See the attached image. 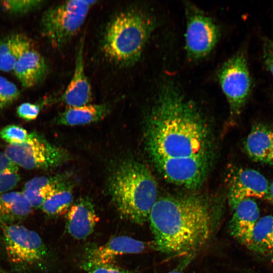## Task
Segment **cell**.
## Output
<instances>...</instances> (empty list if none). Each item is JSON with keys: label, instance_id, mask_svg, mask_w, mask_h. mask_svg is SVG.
Masks as SVG:
<instances>
[{"label": "cell", "instance_id": "1", "mask_svg": "<svg viewBox=\"0 0 273 273\" xmlns=\"http://www.w3.org/2000/svg\"><path fill=\"white\" fill-rule=\"evenodd\" d=\"M146 150L167 181L189 189L205 180L214 159L210 126L195 103L174 83L160 88L146 119Z\"/></svg>", "mask_w": 273, "mask_h": 273}, {"label": "cell", "instance_id": "2", "mask_svg": "<svg viewBox=\"0 0 273 273\" xmlns=\"http://www.w3.org/2000/svg\"><path fill=\"white\" fill-rule=\"evenodd\" d=\"M215 212L210 200L196 194L158 198L148 219L154 248L168 254L199 249L210 237Z\"/></svg>", "mask_w": 273, "mask_h": 273}, {"label": "cell", "instance_id": "3", "mask_svg": "<svg viewBox=\"0 0 273 273\" xmlns=\"http://www.w3.org/2000/svg\"><path fill=\"white\" fill-rule=\"evenodd\" d=\"M108 190L119 214L139 224L149 219L157 200V186L143 163L127 160L120 163L109 178Z\"/></svg>", "mask_w": 273, "mask_h": 273}, {"label": "cell", "instance_id": "4", "mask_svg": "<svg viewBox=\"0 0 273 273\" xmlns=\"http://www.w3.org/2000/svg\"><path fill=\"white\" fill-rule=\"evenodd\" d=\"M156 25L154 17L144 9L132 8L121 11L106 24L101 50L117 65L132 66L141 59Z\"/></svg>", "mask_w": 273, "mask_h": 273}, {"label": "cell", "instance_id": "5", "mask_svg": "<svg viewBox=\"0 0 273 273\" xmlns=\"http://www.w3.org/2000/svg\"><path fill=\"white\" fill-rule=\"evenodd\" d=\"M97 2L67 1L50 7L41 16L40 33L54 48H63L79 31Z\"/></svg>", "mask_w": 273, "mask_h": 273}, {"label": "cell", "instance_id": "6", "mask_svg": "<svg viewBox=\"0 0 273 273\" xmlns=\"http://www.w3.org/2000/svg\"><path fill=\"white\" fill-rule=\"evenodd\" d=\"M4 152L15 165L26 169L56 168L69 158L67 151L36 132L29 133L28 140L21 144L8 145Z\"/></svg>", "mask_w": 273, "mask_h": 273}, {"label": "cell", "instance_id": "7", "mask_svg": "<svg viewBox=\"0 0 273 273\" xmlns=\"http://www.w3.org/2000/svg\"><path fill=\"white\" fill-rule=\"evenodd\" d=\"M218 80L229 103L231 113L242 112L251 94L252 80L245 52L236 53L222 66Z\"/></svg>", "mask_w": 273, "mask_h": 273}, {"label": "cell", "instance_id": "8", "mask_svg": "<svg viewBox=\"0 0 273 273\" xmlns=\"http://www.w3.org/2000/svg\"><path fill=\"white\" fill-rule=\"evenodd\" d=\"M5 248L9 260L19 265H33L40 262L47 249L35 231L19 224L2 225Z\"/></svg>", "mask_w": 273, "mask_h": 273}, {"label": "cell", "instance_id": "9", "mask_svg": "<svg viewBox=\"0 0 273 273\" xmlns=\"http://www.w3.org/2000/svg\"><path fill=\"white\" fill-rule=\"evenodd\" d=\"M186 50L188 56L198 60L213 49L220 36L219 28L212 19L194 6L187 8Z\"/></svg>", "mask_w": 273, "mask_h": 273}, {"label": "cell", "instance_id": "10", "mask_svg": "<svg viewBox=\"0 0 273 273\" xmlns=\"http://www.w3.org/2000/svg\"><path fill=\"white\" fill-rule=\"evenodd\" d=\"M14 36L16 59L13 71L23 87H33L46 76L48 64L28 37L20 34Z\"/></svg>", "mask_w": 273, "mask_h": 273}, {"label": "cell", "instance_id": "11", "mask_svg": "<svg viewBox=\"0 0 273 273\" xmlns=\"http://www.w3.org/2000/svg\"><path fill=\"white\" fill-rule=\"evenodd\" d=\"M228 182V200L233 210L246 199H267L269 183L255 169L235 167L229 174Z\"/></svg>", "mask_w": 273, "mask_h": 273}, {"label": "cell", "instance_id": "12", "mask_svg": "<svg viewBox=\"0 0 273 273\" xmlns=\"http://www.w3.org/2000/svg\"><path fill=\"white\" fill-rule=\"evenodd\" d=\"M154 244L140 241L127 236H118L105 244L95 249L90 253L85 267L88 269L106 264H111L119 255L141 253Z\"/></svg>", "mask_w": 273, "mask_h": 273}, {"label": "cell", "instance_id": "13", "mask_svg": "<svg viewBox=\"0 0 273 273\" xmlns=\"http://www.w3.org/2000/svg\"><path fill=\"white\" fill-rule=\"evenodd\" d=\"M83 46V40L81 39L76 52L75 67L72 77L60 98L61 101L68 107L87 105L92 100L91 85L84 70Z\"/></svg>", "mask_w": 273, "mask_h": 273}, {"label": "cell", "instance_id": "14", "mask_svg": "<svg viewBox=\"0 0 273 273\" xmlns=\"http://www.w3.org/2000/svg\"><path fill=\"white\" fill-rule=\"evenodd\" d=\"M99 220L92 202L81 198L72 203L67 212L66 228L74 238L83 240L92 233Z\"/></svg>", "mask_w": 273, "mask_h": 273}, {"label": "cell", "instance_id": "15", "mask_svg": "<svg viewBox=\"0 0 273 273\" xmlns=\"http://www.w3.org/2000/svg\"><path fill=\"white\" fill-rule=\"evenodd\" d=\"M244 149L253 161L273 166V127L263 123L253 125Z\"/></svg>", "mask_w": 273, "mask_h": 273}, {"label": "cell", "instance_id": "16", "mask_svg": "<svg viewBox=\"0 0 273 273\" xmlns=\"http://www.w3.org/2000/svg\"><path fill=\"white\" fill-rule=\"evenodd\" d=\"M233 210L230 223L231 234L246 246L260 217L259 208L254 199L249 198L240 202Z\"/></svg>", "mask_w": 273, "mask_h": 273}, {"label": "cell", "instance_id": "17", "mask_svg": "<svg viewBox=\"0 0 273 273\" xmlns=\"http://www.w3.org/2000/svg\"><path fill=\"white\" fill-rule=\"evenodd\" d=\"M108 103L68 107L56 118L57 124L67 126L83 125L101 120L109 113Z\"/></svg>", "mask_w": 273, "mask_h": 273}, {"label": "cell", "instance_id": "18", "mask_svg": "<svg viewBox=\"0 0 273 273\" xmlns=\"http://www.w3.org/2000/svg\"><path fill=\"white\" fill-rule=\"evenodd\" d=\"M246 246L263 257L273 259V215L259 218Z\"/></svg>", "mask_w": 273, "mask_h": 273}, {"label": "cell", "instance_id": "19", "mask_svg": "<svg viewBox=\"0 0 273 273\" xmlns=\"http://www.w3.org/2000/svg\"><path fill=\"white\" fill-rule=\"evenodd\" d=\"M33 208L22 192L9 191L0 195V216L17 219L28 216Z\"/></svg>", "mask_w": 273, "mask_h": 273}, {"label": "cell", "instance_id": "20", "mask_svg": "<svg viewBox=\"0 0 273 273\" xmlns=\"http://www.w3.org/2000/svg\"><path fill=\"white\" fill-rule=\"evenodd\" d=\"M73 184L57 190L49 196L43 203L41 208L50 216L62 215L67 212L73 200Z\"/></svg>", "mask_w": 273, "mask_h": 273}, {"label": "cell", "instance_id": "21", "mask_svg": "<svg viewBox=\"0 0 273 273\" xmlns=\"http://www.w3.org/2000/svg\"><path fill=\"white\" fill-rule=\"evenodd\" d=\"M16 59L14 34L0 38V71H12Z\"/></svg>", "mask_w": 273, "mask_h": 273}, {"label": "cell", "instance_id": "22", "mask_svg": "<svg viewBox=\"0 0 273 273\" xmlns=\"http://www.w3.org/2000/svg\"><path fill=\"white\" fill-rule=\"evenodd\" d=\"M43 3L38 0H7L0 1V6L10 14L21 15L39 8Z\"/></svg>", "mask_w": 273, "mask_h": 273}, {"label": "cell", "instance_id": "23", "mask_svg": "<svg viewBox=\"0 0 273 273\" xmlns=\"http://www.w3.org/2000/svg\"><path fill=\"white\" fill-rule=\"evenodd\" d=\"M20 95L15 83L0 76V111L17 100Z\"/></svg>", "mask_w": 273, "mask_h": 273}, {"label": "cell", "instance_id": "24", "mask_svg": "<svg viewBox=\"0 0 273 273\" xmlns=\"http://www.w3.org/2000/svg\"><path fill=\"white\" fill-rule=\"evenodd\" d=\"M29 134L20 126L8 125L0 130V138L9 145H18L25 142Z\"/></svg>", "mask_w": 273, "mask_h": 273}, {"label": "cell", "instance_id": "25", "mask_svg": "<svg viewBox=\"0 0 273 273\" xmlns=\"http://www.w3.org/2000/svg\"><path fill=\"white\" fill-rule=\"evenodd\" d=\"M43 104H33L24 103L20 104L17 108L18 116L25 120L31 121L35 119L38 115L41 106Z\"/></svg>", "mask_w": 273, "mask_h": 273}, {"label": "cell", "instance_id": "26", "mask_svg": "<svg viewBox=\"0 0 273 273\" xmlns=\"http://www.w3.org/2000/svg\"><path fill=\"white\" fill-rule=\"evenodd\" d=\"M264 65L273 77V38L265 37L262 42Z\"/></svg>", "mask_w": 273, "mask_h": 273}, {"label": "cell", "instance_id": "27", "mask_svg": "<svg viewBox=\"0 0 273 273\" xmlns=\"http://www.w3.org/2000/svg\"><path fill=\"white\" fill-rule=\"evenodd\" d=\"M18 173H6L0 174V195L14 189L20 180Z\"/></svg>", "mask_w": 273, "mask_h": 273}, {"label": "cell", "instance_id": "28", "mask_svg": "<svg viewBox=\"0 0 273 273\" xmlns=\"http://www.w3.org/2000/svg\"><path fill=\"white\" fill-rule=\"evenodd\" d=\"M18 167L8 157L5 153L0 152V174L6 173H17Z\"/></svg>", "mask_w": 273, "mask_h": 273}, {"label": "cell", "instance_id": "29", "mask_svg": "<svg viewBox=\"0 0 273 273\" xmlns=\"http://www.w3.org/2000/svg\"><path fill=\"white\" fill-rule=\"evenodd\" d=\"M90 273H130L128 270L111 264H102L89 269Z\"/></svg>", "mask_w": 273, "mask_h": 273}, {"label": "cell", "instance_id": "30", "mask_svg": "<svg viewBox=\"0 0 273 273\" xmlns=\"http://www.w3.org/2000/svg\"><path fill=\"white\" fill-rule=\"evenodd\" d=\"M267 200L273 205V180L269 183L268 195Z\"/></svg>", "mask_w": 273, "mask_h": 273}, {"label": "cell", "instance_id": "31", "mask_svg": "<svg viewBox=\"0 0 273 273\" xmlns=\"http://www.w3.org/2000/svg\"><path fill=\"white\" fill-rule=\"evenodd\" d=\"M167 273H183V272L178 270H172Z\"/></svg>", "mask_w": 273, "mask_h": 273}, {"label": "cell", "instance_id": "32", "mask_svg": "<svg viewBox=\"0 0 273 273\" xmlns=\"http://www.w3.org/2000/svg\"><path fill=\"white\" fill-rule=\"evenodd\" d=\"M0 273H7V272H5L4 271H1L0 270Z\"/></svg>", "mask_w": 273, "mask_h": 273}, {"label": "cell", "instance_id": "33", "mask_svg": "<svg viewBox=\"0 0 273 273\" xmlns=\"http://www.w3.org/2000/svg\"><path fill=\"white\" fill-rule=\"evenodd\" d=\"M249 273H255V272H249Z\"/></svg>", "mask_w": 273, "mask_h": 273}, {"label": "cell", "instance_id": "34", "mask_svg": "<svg viewBox=\"0 0 273 273\" xmlns=\"http://www.w3.org/2000/svg\"><path fill=\"white\" fill-rule=\"evenodd\" d=\"M272 96H273V93H272Z\"/></svg>", "mask_w": 273, "mask_h": 273}]
</instances>
